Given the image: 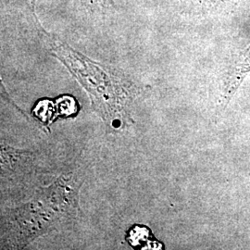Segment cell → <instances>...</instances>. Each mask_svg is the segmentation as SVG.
Returning a JSON list of instances; mask_svg holds the SVG:
<instances>
[{"label": "cell", "mask_w": 250, "mask_h": 250, "mask_svg": "<svg viewBox=\"0 0 250 250\" xmlns=\"http://www.w3.org/2000/svg\"><path fill=\"white\" fill-rule=\"evenodd\" d=\"M34 15L41 41L87 92L92 107L108 129L115 131L134 124L130 107L140 95L141 88L124 72L90 60L46 32L35 12Z\"/></svg>", "instance_id": "1"}, {"label": "cell", "mask_w": 250, "mask_h": 250, "mask_svg": "<svg viewBox=\"0 0 250 250\" xmlns=\"http://www.w3.org/2000/svg\"><path fill=\"white\" fill-rule=\"evenodd\" d=\"M250 72V45L233 64L226 82V99L230 98L238 87L245 75Z\"/></svg>", "instance_id": "2"}, {"label": "cell", "mask_w": 250, "mask_h": 250, "mask_svg": "<svg viewBox=\"0 0 250 250\" xmlns=\"http://www.w3.org/2000/svg\"><path fill=\"white\" fill-rule=\"evenodd\" d=\"M79 1L85 2V3H87V4H93V3H95V2H96V0H79Z\"/></svg>", "instance_id": "3"}]
</instances>
